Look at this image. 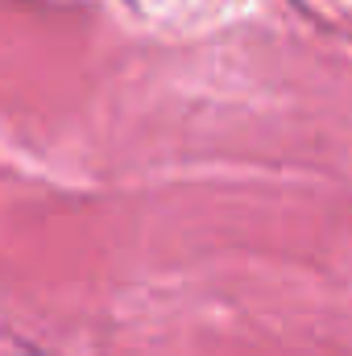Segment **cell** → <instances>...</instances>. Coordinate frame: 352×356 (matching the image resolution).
Listing matches in <instances>:
<instances>
[{"label":"cell","instance_id":"6da1fadb","mask_svg":"<svg viewBox=\"0 0 352 356\" xmlns=\"http://www.w3.org/2000/svg\"><path fill=\"white\" fill-rule=\"evenodd\" d=\"M13 356H42V353H38V348H25V344H21V348H13Z\"/></svg>","mask_w":352,"mask_h":356}]
</instances>
